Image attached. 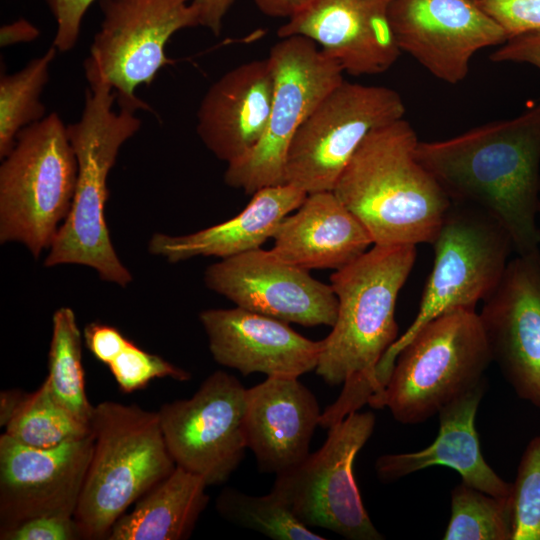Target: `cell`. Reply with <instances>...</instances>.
Returning <instances> with one entry per match:
<instances>
[{
	"label": "cell",
	"mask_w": 540,
	"mask_h": 540,
	"mask_svg": "<svg viewBox=\"0 0 540 540\" xmlns=\"http://www.w3.org/2000/svg\"><path fill=\"white\" fill-rule=\"evenodd\" d=\"M416 155L451 202L487 212L518 256L540 259V101L514 118L419 141Z\"/></svg>",
	"instance_id": "6da1fadb"
},
{
	"label": "cell",
	"mask_w": 540,
	"mask_h": 540,
	"mask_svg": "<svg viewBox=\"0 0 540 540\" xmlns=\"http://www.w3.org/2000/svg\"><path fill=\"white\" fill-rule=\"evenodd\" d=\"M415 245H373L330 275L338 300L337 318L322 348L315 372L343 390L321 414L330 428L377 395L376 368L398 339L395 305L415 264Z\"/></svg>",
	"instance_id": "7a4b0ae2"
},
{
	"label": "cell",
	"mask_w": 540,
	"mask_h": 540,
	"mask_svg": "<svg viewBox=\"0 0 540 540\" xmlns=\"http://www.w3.org/2000/svg\"><path fill=\"white\" fill-rule=\"evenodd\" d=\"M419 141L404 118L373 130L333 189L373 245H432L451 206L417 158Z\"/></svg>",
	"instance_id": "3957f363"
},
{
	"label": "cell",
	"mask_w": 540,
	"mask_h": 540,
	"mask_svg": "<svg viewBox=\"0 0 540 540\" xmlns=\"http://www.w3.org/2000/svg\"><path fill=\"white\" fill-rule=\"evenodd\" d=\"M115 100L105 81L89 83L80 119L67 125L77 160V181L70 211L44 266H87L100 279L126 287L132 275L113 247L105 219L107 181L122 145L139 131L141 120L130 109L114 111Z\"/></svg>",
	"instance_id": "277c9868"
},
{
	"label": "cell",
	"mask_w": 540,
	"mask_h": 540,
	"mask_svg": "<svg viewBox=\"0 0 540 540\" xmlns=\"http://www.w3.org/2000/svg\"><path fill=\"white\" fill-rule=\"evenodd\" d=\"M94 445L74 519L82 539H107L115 522L176 467L157 412L103 401L90 421Z\"/></svg>",
	"instance_id": "5b68a950"
},
{
	"label": "cell",
	"mask_w": 540,
	"mask_h": 540,
	"mask_svg": "<svg viewBox=\"0 0 540 540\" xmlns=\"http://www.w3.org/2000/svg\"><path fill=\"white\" fill-rule=\"evenodd\" d=\"M77 170L57 113L22 129L0 166V242L21 243L35 259L49 249L70 211Z\"/></svg>",
	"instance_id": "8992f818"
},
{
	"label": "cell",
	"mask_w": 540,
	"mask_h": 540,
	"mask_svg": "<svg viewBox=\"0 0 540 540\" xmlns=\"http://www.w3.org/2000/svg\"><path fill=\"white\" fill-rule=\"evenodd\" d=\"M492 356L476 311L458 309L426 323L398 353L381 408L416 425L485 377Z\"/></svg>",
	"instance_id": "52a82bcc"
},
{
	"label": "cell",
	"mask_w": 540,
	"mask_h": 540,
	"mask_svg": "<svg viewBox=\"0 0 540 540\" xmlns=\"http://www.w3.org/2000/svg\"><path fill=\"white\" fill-rule=\"evenodd\" d=\"M434 263L418 312L380 360L378 389L383 391L395 359L408 341L432 319L458 309L476 311L499 285L513 249L503 226L487 212L452 202L432 244Z\"/></svg>",
	"instance_id": "ba28073f"
},
{
	"label": "cell",
	"mask_w": 540,
	"mask_h": 540,
	"mask_svg": "<svg viewBox=\"0 0 540 540\" xmlns=\"http://www.w3.org/2000/svg\"><path fill=\"white\" fill-rule=\"evenodd\" d=\"M267 58L274 75L267 128L251 150L227 164L224 173L228 186L251 195L285 183V162L294 135L324 97L345 80L340 65L303 36L281 38Z\"/></svg>",
	"instance_id": "9c48e42d"
},
{
	"label": "cell",
	"mask_w": 540,
	"mask_h": 540,
	"mask_svg": "<svg viewBox=\"0 0 540 540\" xmlns=\"http://www.w3.org/2000/svg\"><path fill=\"white\" fill-rule=\"evenodd\" d=\"M192 1L100 0L103 21L84 61L88 83H108L119 108L151 110L136 88L149 86L170 62L165 49L176 32L200 26Z\"/></svg>",
	"instance_id": "30bf717a"
},
{
	"label": "cell",
	"mask_w": 540,
	"mask_h": 540,
	"mask_svg": "<svg viewBox=\"0 0 540 540\" xmlns=\"http://www.w3.org/2000/svg\"><path fill=\"white\" fill-rule=\"evenodd\" d=\"M375 424L370 411L348 414L329 428L318 451L276 475L271 492L309 528H324L349 540L384 539L363 505L353 475L354 459Z\"/></svg>",
	"instance_id": "8fae6325"
},
{
	"label": "cell",
	"mask_w": 540,
	"mask_h": 540,
	"mask_svg": "<svg viewBox=\"0 0 540 540\" xmlns=\"http://www.w3.org/2000/svg\"><path fill=\"white\" fill-rule=\"evenodd\" d=\"M394 89L341 82L301 124L288 149L285 183L307 194L333 191L348 162L375 129L404 118Z\"/></svg>",
	"instance_id": "7c38bea8"
},
{
	"label": "cell",
	"mask_w": 540,
	"mask_h": 540,
	"mask_svg": "<svg viewBox=\"0 0 540 540\" xmlns=\"http://www.w3.org/2000/svg\"><path fill=\"white\" fill-rule=\"evenodd\" d=\"M246 388L233 375L215 371L188 399L157 411L167 448L176 464L207 485L226 482L244 458Z\"/></svg>",
	"instance_id": "4fadbf2b"
},
{
	"label": "cell",
	"mask_w": 540,
	"mask_h": 540,
	"mask_svg": "<svg viewBox=\"0 0 540 540\" xmlns=\"http://www.w3.org/2000/svg\"><path fill=\"white\" fill-rule=\"evenodd\" d=\"M206 286L237 307L304 327H332L338 300L330 284L257 248L211 264Z\"/></svg>",
	"instance_id": "5bb4252c"
},
{
	"label": "cell",
	"mask_w": 540,
	"mask_h": 540,
	"mask_svg": "<svg viewBox=\"0 0 540 540\" xmlns=\"http://www.w3.org/2000/svg\"><path fill=\"white\" fill-rule=\"evenodd\" d=\"M389 16L401 52L449 84L466 78L478 51L508 39L474 0H393Z\"/></svg>",
	"instance_id": "9a60e30c"
},
{
	"label": "cell",
	"mask_w": 540,
	"mask_h": 540,
	"mask_svg": "<svg viewBox=\"0 0 540 540\" xmlns=\"http://www.w3.org/2000/svg\"><path fill=\"white\" fill-rule=\"evenodd\" d=\"M93 434L51 448L0 436V533L38 516H73L93 451Z\"/></svg>",
	"instance_id": "2e32d148"
},
{
	"label": "cell",
	"mask_w": 540,
	"mask_h": 540,
	"mask_svg": "<svg viewBox=\"0 0 540 540\" xmlns=\"http://www.w3.org/2000/svg\"><path fill=\"white\" fill-rule=\"evenodd\" d=\"M478 314L492 361L518 397L540 408V259L510 260Z\"/></svg>",
	"instance_id": "e0dca14e"
},
{
	"label": "cell",
	"mask_w": 540,
	"mask_h": 540,
	"mask_svg": "<svg viewBox=\"0 0 540 540\" xmlns=\"http://www.w3.org/2000/svg\"><path fill=\"white\" fill-rule=\"evenodd\" d=\"M392 1L313 0L277 34L312 40L350 75L380 74L402 53L389 16Z\"/></svg>",
	"instance_id": "ac0fdd59"
},
{
	"label": "cell",
	"mask_w": 540,
	"mask_h": 540,
	"mask_svg": "<svg viewBox=\"0 0 540 540\" xmlns=\"http://www.w3.org/2000/svg\"><path fill=\"white\" fill-rule=\"evenodd\" d=\"M199 320L213 359L244 376L299 378L318 364L322 341L302 336L281 320L237 306L203 310Z\"/></svg>",
	"instance_id": "d6986e66"
},
{
	"label": "cell",
	"mask_w": 540,
	"mask_h": 540,
	"mask_svg": "<svg viewBox=\"0 0 540 540\" xmlns=\"http://www.w3.org/2000/svg\"><path fill=\"white\" fill-rule=\"evenodd\" d=\"M321 414L298 378L267 377L246 389L245 441L259 471L278 475L302 463Z\"/></svg>",
	"instance_id": "ffe728a7"
},
{
	"label": "cell",
	"mask_w": 540,
	"mask_h": 540,
	"mask_svg": "<svg viewBox=\"0 0 540 540\" xmlns=\"http://www.w3.org/2000/svg\"><path fill=\"white\" fill-rule=\"evenodd\" d=\"M274 75L268 58L223 74L206 91L197 111V134L216 158L230 164L263 136L271 110Z\"/></svg>",
	"instance_id": "44dd1931"
},
{
	"label": "cell",
	"mask_w": 540,
	"mask_h": 540,
	"mask_svg": "<svg viewBox=\"0 0 540 540\" xmlns=\"http://www.w3.org/2000/svg\"><path fill=\"white\" fill-rule=\"evenodd\" d=\"M487 379L460 395L438 413L439 431L426 448L408 453L384 454L375 461L382 483L398 481L432 466L458 472L462 482L499 498H509L512 484L504 481L484 460L475 428V417Z\"/></svg>",
	"instance_id": "7402d4cb"
},
{
	"label": "cell",
	"mask_w": 540,
	"mask_h": 540,
	"mask_svg": "<svg viewBox=\"0 0 540 540\" xmlns=\"http://www.w3.org/2000/svg\"><path fill=\"white\" fill-rule=\"evenodd\" d=\"M272 238L275 256L307 271L338 270L373 245L365 227L333 191L307 194Z\"/></svg>",
	"instance_id": "603a6c76"
},
{
	"label": "cell",
	"mask_w": 540,
	"mask_h": 540,
	"mask_svg": "<svg viewBox=\"0 0 540 540\" xmlns=\"http://www.w3.org/2000/svg\"><path fill=\"white\" fill-rule=\"evenodd\" d=\"M306 196L305 191L288 183L264 187L227 221L186 235L153 234L148 251L169 263H178L199 256L225 259L261 248Z\"/></svg>",
	"instance_id": "cb8c5ba5"
},
{
	"label": "cell",
	"mask_w": 540,
	"mask_h": 540,
	"mask_svg": "<svg viewBox=\"0 0 540 540\" xmlns=\"http://www.w3.org/2000/svg\"><path fill=\"white\" fill-rule=\"evenodd\" d=\"M205 480L179 466L113 525L108 540H183L190 537L209 496Z\"/></svg>",
	"instance_id": "d4e9b609"
},
{
	"label": "cell",
	"mask_w": 540,
	"mask_h": 540,
	"mask_svg": "<svg viewBox=\"0 0 540 540\" xmlns=\"http://www.w3.org/2000/svg\"><path fill=\"white\" fill-rule=\"evenodd\" d=\"M56 400L76 418L90 425L94 406L88 400L82 364V334L69 307L52 317V337L46 377Z\"/></svg>",
	"instance_id": "484cf974"
},
{
	"label": "cell",
	"mask_w": 540,
	"mask_h": 540,
	"mask_svg": "<svg viewBox=\"0 0 540 540\" xmlns=\"http://www.w3.org/2000/svg\"><path fill=\"white\" fill-rule=\"evenodd\" d=\"M53 45L21 70L0 77V158L13 149L18 133L46 117L40 100L49 80V67L57 53Z\"/></svg>",
	"instance_id": "4316f807"
},
{
	"label": "cell",
	"mask_w": 540,
	"mask_h": 540,
	"mask_svg": "<svg viewBox=\"0 0 540 540\" xmlns=\"http://www.w3.org/2000/svg\"><path fill=\"white\" fill-rule=\"evenodd\" d=\"M4 433L30 447L51 448L88 436L91 427L56 400L45 379L34 392L24 393Z\"/></svg>",
	"instance_id": "83f0119b"
},
{
	"label": "cell",
	"mask_w": 540,
	"mask_h": 540,
	"mask_svg": "<svg viewBox=\"0 0 540 540\" xmlns=\"http://www.w3.org/2000/svg\"><path fill=\"white\" fill-rule=\"evenodd\" d=\"M216 509L228 522L274 540H325L302 524L273 492L254 496L227 487L219 493Z\"/></svg>",
	"instance_id": "f1b7e54d"
},
{
	"label": "cell",
	"mask_w": 540,
	"mask_h": 540,
	"mask_svg": "<svg viewBox=\"0 0 540 540\" xmlns=\"http://www.w3.org/2000/svg\"><path fill=\"white\" fill-rule=\"evenodd\" d=\"M509 498H499L464 482L451 491V515L444 540H512Z\"/></svg>",
	"instance_id": "f546056e"
},
{
	"label": "cell",
	"mask_w": 540,
	"mask_h": 540,
	"mask_svg": "<svg viewBox=\"0 0 540 540\" xmlns=\"http://www.w3.org/2000/svg\"><path fill=\"white\" fill-rule=\"evenodd\" d=\"M512 540H540V436L527 444L511 487Z\"/></svg>",
	"instance_id": "4dcf8cb0"
},
{
	"label": "cell",
	"mask_w": 540,
	"mask_h": 540,
	"mask_svg": "<svg viewBox=\"0 0 540 540\" xmlns=\"http://www.w3.org/2000/svg\"><path fill=\"white\" fill-rule=\"evenodd\" d=\"M107 366L123 393L143 389L156 378L169 377L177 381L191 378L186 370L143 350L129 339Z\"/></svg>",
	"instance_id": "1f68e13d"
},
{
	"label": "cell",
	"mask_w": 540,
	"mask_h": 540,
	"mask_svg": "<svg viewBox=\"0 0 540 540\" xmlns=\"http://www.w3.org/2000/svg\"><path fill=\"white\" fill-rule=\"evenodd\" d=\"M508 38L540 30V0H474Z\"/></svg>",
	"instance_id": "d6a6232c"
},
{
	"label": "cell",
	"mask_w": 540,
	"mask_h": 540,
	"mask_svg": "<svg viewBox=\"0 0 540 540\" xmlns=\"http://www.w3.org/2000/svg\"><path fill=\"white\" fill-rule=\"evenodd\" d=\"M1 540L82 539L73 516H38L0 533Z\"/></svg>",
	"instance_id": "836d02e7"
},
{
	"label": "cell",
	"mask_w": 540,
	"mask_h": 540,
	"mask_svg": "<svg viewBox=\"0 0 540 540\" xmlns=\"http://www.w3.org/2000/svg\"><path fill=\"white\" fill-rule=\"evenodd\" d=\"M94 1L46 0L57 23V30L52 45L59 52H69L76 46L83 17Z\"/></svg>",
	"instance_id": "e575fe53"
},
{
	"label": "cell",
	"mask_w": 540,
	"mask_h": 540,
	"mask_svg": "<svg viewBox=\"0 0 540 540\" xmlns=\"http://www.w3.org/2000/svg\"><path fill=\"white\" fill-rule=\"evenodd\" d=\"M490 60L495 63H525L540 70V30L508 38L490 55Z\"/></svg>",
	"instance_id": "d590c367"
},
{
	"label": "cell",
	"mask_w": 540,
	"mask_h": 540,
	"mask_svg": "<svg viewBox=\"0 0 540 540\" xmlns=\"http://www.w3.org/2000/svg\"><path fill=\"white\" fill-rule=\"evenodd\" d=\"M83 334L89 351L97 360L106 365L128 340L116 327L100 322L89 323Z\"/></svg>",
	"instance_id": "8d00e7d4"
},
{
	"label": "cell",
	"mask_w": 540,
	"mask_h": 540,
	"mask_svg": "<svg viewBox=\"0 0 540 540\" xmlns=\"http://www.w3.org/2000/svg\"><path fill=\"white\" fill-rule=\"evenodd\" d=\"M235 0H193L199 13L200 26L209 29L215 36L222 30L225 15Z\"/></svg>",
	"instance_id": "74e56055"
},
{
	"label": "cell",
	"mask_w": 540,
	"mask_h": 540,
	"mask_svg": "<svg viewBox=\"0 0 540 540\" xmlns=\"http://www.w3.org/2000/svg\"><path fill=\"white\" fill-rule=\"evenodd\" d=\"M40 35L39 29L31 22L20 18L12 23L5 24L0 29V46L8 47L19 43L35 40Z\"/></svg>",
	"instance_id": "f35d334b"
},
{
	"label": "cell",
	"mask_w": 540,
	"mask_h": 540,
	"mask_svg": "<svg viewBox=\"0 0 540 540\" xmlns=\"http://www.w3.org/2000/svg\"><path fill=\"white\" fill-rule=\"evenodd\" d=\"M257 8L270 17L290 19L307 8L313 0H253Z\"/></svg>",
	"instance_id": "ab89813d"
},
{
	"label": "cell",
	"mask_w": 540,
	"mask_h": 540,
	"mask_svg": "<svg viewBox=\"0 0 540 540\" xmlns=\"http://www.w3.org/2000/svg\"><path fill=\"white\" fill-rule=\"evenodd\" d=\"M23 395L24 392L20 390H5L0 393V426L5 427Z\"/></svg>",
	"instance_id": "60d3db41"
}]
</instances>
